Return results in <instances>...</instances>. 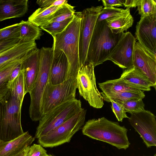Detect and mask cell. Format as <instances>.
Listing matches in <instances>:
<instances>
[{
  "label": "cell",
  "instance_id": "cell-1",
  "mask_svg": "<svg viewBox=\"0 0 156 156\" xmlns=\"http://www.w3.org/2000/svg\"><path fill=\"white\" fill-rule=\"evenodd\" d=\"M127 131L124 126L105 117L88 120L82 129L83 135L107 143L119 149L126 150L129 146Z\"/></svg>",
  "mask_w": 156,
  "mask_h": 156
},
{
  "label": "cell",
  "instance_id": "cell-2",
  "mask_svg": "<svg viewBox=\"0 0 156 156\" xmlns=\"http://www.w3.org/2000/svg\"><path fill=\"white\" fill-rule=\"evenodd\" d=\"M82 12H75L73 19L66 28L53 38V47L62 51L67 58L68 71L66 80L76 78L80 68L79 57V35Z\"/></svg>",
  "mask_w": 156,
  "mask_h": 156
},
{
  "label": "cell",
  "instance_id": "cell-3",
  "mask_svg": "<svg viewBox=\"0 0 156 156\" xmlns=\"http://www.w3.org/2000/svg\"><path fill=\"white\" fill-rule=\"evenodd\" d=\"M123 33H113L106 20L96 22L88 48L86 64L91 63L94 68L108 60Z\"/></svg>",
  "mask_w": 156,
  "mask_h": 156
},
{
  "label": "cell",
  "instance_id": "cell-4",
  "mask_svg": "<svg viewBox=\"0 0 156 156\" xmlns=\"http://www.w3.org/2000/svg\"><path fill=\"white\" fill-rule=\"evenodd\" d=\"M22 103L9 89L0 100V140L9 141L22 135L21 122Z\"/></svg>",
  "mask_w": 156,
  "mask_h": 156
},
{
  "label": "cell",
  "instance_id": "cell-5",
  "mask_svg": "<svg viewBox=\"0 0 156 156\" xmlns=\"http://www.w3.org/2000/svg\"><path fill=\"white\" fill-rule=\"evenodd\" d=\"M53 48L43 47L39 49V68L36 79L29 92L30 104L29 113L33 121L42 117L41 105L43 94L49 80L53 55Z\"/></svg>",
  "mask_w": 156,
  "mask_h": 156
},
{
  "label": "cell",
  "instance_id": "cell-6",
  "mask_svg": "<svg viewBox=\"0 0 156 156\" xmlns=\"http://www.w3.org/2000/svg\"><path fill=\"white\" fill-rule=\"evenodd\" d=\"M80 100L75 99L64 102L43 115L39 121L35 138L44 136L54 129L80 111Z\"/></svg>",
  "mask_w": 156,
  "mask_h": 156
},
{
  "label": "cell",
  "instance_id": "cell-7",
  "mask_svg": "<svg viewBox=\"0 0 156 156\" xmlns=\"http://www.w3.org/2000/svg\"><path fill=\"white\" fill-rule=\"evenodd\" d=\"M86 112L83 108L56 128L38 139V143L44 147H53L69 142L84 125Z\"/></svg>",
  "mask_w": 156,
  "mask_h": 156
},
{
  "label": "cell",
  "instance_id": "cell-8",
  "mask_svg": "<svg viewBox=\"0 0 156 156\" xmlns=\"http://www.w3.org/2000/svg\"><path fill=\"white\" fill-rule=\"evenodd\" d=\"M76 89V80L75 77H70L56 85L52 84L48 81L42 96V116L60 104L75 99Z\"/></svg>",
  "mask_w": 156,
  "mask_h": 156
},
{
  "label": "cell",
  "instance_id": "cell-9",
  "mask_svg": "<svg viewBox=\"0 0 156 156\" xmlns=\"http://www.w3.org/2000/svg\"><path fill=\"white\" fill-rule=\"evenodd\" d=\"M92 64L82 66L76 76L77 88L80 95L94 108H101L104 105L103 97L98 89Z\"/></svg>",
  "mask_w": 156,
  "mask_h": 156
},
{
  "label": "cell",
  "instance_id": "cell-10",
  "mask_svg": "<svg viewBox=\"0 0 156 156\" xmlns=\"http://www.w3.org/2000/svg\"><path fill=\"white\" fill-rule=\"evenodd\" d=\"M103 8L102 5L92 6L82 12L79 35V57L80 68L86 63L89 43L97 18Z\"/></svg>",
  "mask_w": 156,
  "mask_h": 156
},
{
  "label": "cell",
  "instance_id": "cell-11",
  "mask_svg": "<svg viewBox=\"0 0 156 156\" xmlns=\"http://www.w3.org/2000/svg\"><path fill=\"white\" fill-rule=\"evenodd\" d=\"M156 118L152 113L145 110L132 113L128 118L130 124L147 147L156 146Z\"/></svg>",
  "mask_w": 156,
  "mask_h": 156
},
{
  "label": "cell",
  "instance_id": "cell-12",
  "mask_svg": "<svg viewBox=\"0 0 156 156\" xmlns=\"http://www.w3.org/2000/svg\"><path fill=\"white\" fill-rule=\"evenodd\" d=\"M136 39L130 32H124L108 58L123 69L133 66V54Z\"/></svg>",
  "mask_w": 156,
  "mask_h": 156
},
{
  "label": "cell",
  "instance_id": "cell-13",
  "mask_svg": "<svg viewBox=\"0 0 156 156\" xmlns=\"http://www.w3.org/2000/svg\"><path fill=\"white\" fill-rule=\"evenodd\" d=\"M133 66L147 77L156 88V54L148 51L138 42L134 46Z\"/></svg>",
  "mask_w": 156,
  "mask_h": 156
},
{
  "label": "cell",
  "instance_id": "cell-14",
  "mask_svg": "<svg viewBox=\"0 0 156 156\" xmlns=\"http://www.w3.org/2000/svg\"><path fill=\"white\" fill-rule=\"evenodd\" d=\"M135 36L142 46L156 54V13L140 18L136 26Z\"/></svg>",
  "mask_w": 156,
  "mask_h": 156
},
{
  "label": "cell",
  "instance_id": "cell-15",
  "mask_svg": "<svg viewBox=\"0 0 156 156\" xmlns=\"http://www.w3.org/2000/svg\"><path fill=\"white\" fill-rule=\"evenodd\" d=\"M39 68V49L37 48L29 53L21 63L25 95L31 89L38 74Z\"/></svg>",
  "mask_w": 156,
  "mask_h": 156
},
{
  "label": "cell",
  "instance_id": "cell-16",
  "mask_svg": "<svg viewBox=\"0 0 156 156\" xmlns=\"http://www.w3.org/2000/svg\"><path fill=\"white\" fill-rule=\"evenodd\" d=\"M49 81L53 85L61 83L66 80L68 64L62 51L54 48Z\"/></svg>",
  "mask_w": 156,
  "mask_h": 156
},
{
  "label": "cell",
  "instance_id": "cell-17",
  "mask_svg": "<svg viewBox=\"0 0 156 156\" xmlns=\"http://www.w3.org/2000/svg\"><path fill=\"white\" fill-rule=\"evenodd\" d=\"M37 48L35 41H20L16 45L0 53V68L21 58Z\"/></svg>",
  "mask_w": 156,
  "mask_h": 156
},
{
  "label": "cell",
  "instance_id": "cell-18",
  "mask_svg": "<svg viewBox=\"0 0 156 156\" xmlns=\"http://www.w3.org/2000/svg\"><path fill=\"white\" fill-rule=\"evenodd\" d=\"M130 87L142 91H149L151 87L156 88L149 79L133 66L125 69L119 78Z\"/></svg>",
  "mask_w": 156,
  "mask_h": 156
},
{
  "label": "cell",
  "instance_id": "cell-19",
  "mask_svg": "<svg viewBox=\"0 0 156 156\" xmlns=\"http://www.w3.org/2000/svg\"><path fill=\"white\" fill-rule=\"evenodd\" d=\"M28 0H0V22L24 15L28 10Z\"/></svg>",
  "mask_w": 156,
  "mask_h": 156
},
{
  "label": "cell",
  "instance_id": "cell-20",
  "mask_svg": "<svg viewBox=\"0 0 156 156\" xmlns=\"http://www.w3.org/2000/svg\"><path fill=\"white\" fill-rule=\"evenodd\" d=\"M35 139L27 131L10 141L0 140V156H14L30 146Z\"/></svg>",
  "mask_w": 156,
  "mask_h": 156
},
{
  "label": "cell",
  "instance_id": "cell-21",
  "mask_svg": "<svg viewBox=\"0 0 156 156\" xmlns=\"http://www.w3.org/2000/svg\"><path fill=\"white\" fill-rule=\"evenodd\" d=\"M106 21L112 32L117 34L124 32L131 27L134 20L130 13V9L126 8L123 13Z\"/></svg>",
  "mask_w": 156,
  "mask_h": 156
},
{
  "label": "cell",
  "instance_id": "cell-22",
  "mask_svg": "<svg viewBox=\"0 0 156 156\" xmlns=\"http://www.w3.org/2000/svg\"><path fill=\"white\" fill-rule=\"evenodd\" d=\"M98 85L102 91L100 93L103 99L126 91L139 90L130 87L119 78L98 83Z\"/></svg>",
  "mask_w": 156,
  "mask_h": 156
},
{
  "label": "cell",
  "instance_id": "cell-23",
  "mask_svg": "<svg viewBox=\"0 0 156 156\" xmlns=\"http://www.w3.org/2000/svg\"><path fill=\"white\" fill-rule=\"evenodd\" d=\"M60 7L39 8L29 17L28 21L38 27H43L48 23L56 11Z\"/></svg>",
  "mask_w": 156,
  "mask_h": 156
},
{
  "label": "cell",
  "instance_id": "cell-24",
  "mask_svg": "<svg viewBox=\"0 0 156 156\" xmlns=\"http://www.w3.org/2000/svg\"><path fill=\"white\" fill-rule=\"evenodd\" d=\"M20 25V39L24 41L39 40L43 35L41 29L37 25L28 21L22 20Z\"/></svg>",
  "mask_w": 156,
  "mask_h": 156
},
{
  "label": "cell",
  "instance_id": "cell-25",
  "mask_svg": "<svg viewBox=\"0 0 156 156\" xmlns=\"http://www.w3.org/2000/svg\"><path fill=\"white\" fill-rule=\"evenodd\" d=\"M27 55L0 68V100L4 97L9 90L8 83L12 72Z\"/></svg>",
  "mask_w": 156,
  "mask_h": 156
},
{
  "label": "cell",
  "instance_id": "cell-26",
  "mask_svg": "<svg viewBox=\"0 0 156 156\" xmlns=\"http://www.w3.org/2000/svg\"><path fill=\"white\" fill-rule=\"evenodd\" d=\"M75 12L74 6L68 3H66L57 10L48 23L61 22L71 18L74 16Z\"/></svg>",
  "mask_w": 156,
  "mask_h": 156
},
{
  "label": "cell",
  "instance_id": "cell-27",
  "mask_svg": "<svg viewBox=\"0 0 156 156\" xmlns=\"http://www.w3.org/2000/svg\"><path fill=\"white\" fill-rule=\"evenodd\" d=\"M145 95L142 91H126L118 94L108 98L103 99V100L108 102L110 100L123 102L132 99L144 98Z\"/></svg>",
  "mask_w": 156,
  "mask_h": 156
},
{
  "label": "cell",
  "instance_id": "cell-28",
  "mask_svg": "<svg viewBox=\"0 0 156 156\" xmlns=\"http://www.w3.org/2000/svg\"><path fill=\"white\" fill-rule=\"evenodd\" d=\"M74 16L62 21L48 23L46 25L40 27V29L48 32L54 37L64 30L72 20Z\"/></svg>",
  "mask_w": 156,
  "mask_h": 156
},
{
  "label": "cell",
  "instance_id": "cell-29",
  "mask_svg": "<svg viewBox=\"0 0 156 156\" xmlns=\"http://www.w3.org/2000/svg\"><path fill=\"white\" fill-rule=\"evenodd\" d=\"M9 89L13 94L23 102L25 95L23 72L21 69L18 75L15 79Z\"/></svg>",
  "mask_w": 156,
  "mask_h": 156
},
{
  "label": "cell",
  "instance_id": "cell-30",
  "mask_svg": "<svg viewBox=\"0 0 156 156\" xmlns=\"http://www.w3.org/2000/svg\"><path fill=\"white\" fill-rule=\"evenodd\" d=\"M137 7L140 18L156 13V0H138Z\"/></svg>",
  "mask_w": 156,
  "mask_h": 156
},
{
  "label": "cell",
  "instance_id": "cell-31",
  "mask_svg": "<svg viewBox=\"0 0 156 156\" xmlns=\"http://www.w3.org/2000/svg\"><path fill=\"white\" fill-rule=\"evenodd\" d=\"M142 99V98L132 99L123 102L115 101L122 105L126 112L131 114L139 112L145 110V104Z\"/></svg>",
  "mask_w": 156,
  "mask_h": 156
},
{
  "label": "cell",
  "instance_id": "cell-32",
  "mask_svg": "<svg viewBox=\"0 0 156 156\" xmlns=\"http://www.w3.org/2000/svg\"><path fill=\"white\" fill-rule=\"evenodd\" d=\"M20 29V23L12 25L0 29V41L10 39H19Z\"/></svg>",
  "mask_w": 156,
  "mask_h": 156
},
{
  "label": "cell",
  "instance_id": "cell-33",
  "mask_svg": "<svg viewBox=\"0 0 156 156\" xmlns=\"http://www.w3.org/2000/svg\"><path fill=\"white\" fill-rule=\"evenodd\" d=\"M126 9L114 7L103 8L99 14L97 22H100L113 18L123 13Z\"/></svg>",
  "mask_w": 156,
  "mask_h": 156
},
{
  "label": "cell",
  "instance_id": "cell-34",
  "mask_svg": "<svg viewBox=\"0 0 156 156\" xmlns=\"http://www.w3.org/2000/svg\"><path fill=\"white\" fill-rule=\"evenodd\" d=\"M108 102L111 103L112 111L119 121L122 122L124 118H129L124 108L121 104L112 100H109Z\"/></svg>",
  "mask_w": 156,
  "mask_h": 156
},
{
  "label": "cell",
  "instance_id": "cell-35",
  "mask_svg": "<svg viewBox=\"0 0 156 156\" xmlns=\"http://www.w3.org/2000/svg\"><path fill=\"white\" fill-rule=\"evenodd\" d=\"M47 151L39 144L30 146L26 156H47Z\"/></svg>",
  "mask_w": 156,
  "mask_h": 156
},
{
  "label": "cell",
  "instance_id": "cell-36",
  "mask_svg": "<svg viewBox=\"0 0 156 156\" xmlns=\"http://www.w3.org/2000/svg\"><path fill=\"white\" fill-rule=\"evenodd\" d=\"M20 40L18 38L10 39L0 41V53L13 47L17 44Z\"/></svg>",
  "mask_w": 156,
  "mask_h": 156
},
{
  "label": "cell",
  "instance_id": "cell-37",
  "mask_svg": "<svg viewBox=\"0 0 156 156\" xmlns=\"http://www.w3.org/2000/svg\"><path fill=\"white\" fill-rule=\"evenodd\" d=\"M125 0H102L103 5L104 8H108L116 6H122Z\"/></svg>",
  "mask_w": 156,
  "mask_h": 156
},
{
  "label": "cell",
  "instance_id": "cell-38",
  "mask_svg": "<svg viewBox=\"0 0 156 156\" xmlns=\"http://www.w3.org/2000/svg\"><path fill=\"white\" fill-rule=\"evenodd\" d=\"M22 62L15 68L11 74L8 83L9 88L15 79L18 76L21 70V63Z\"/></svg>",
  "mask_w": 156,
  "mask_h": 156
},
{
  "label": "cell",
  "instance_id": "cell-39",
  "mask_svg": "<svg viewBox=\"0 0 156 156\" xmlns=\"http://www.w3.org/2000/svg\"><path fill=\"white\" fill-rule=\"evenodd\" d=\"M55 0H38L36 3L41 8H45L51 7L52 4Z\"/></svg>",
  "mask_w": 156,
  "mask_h": 156
},
{
  "label": "cell",
  "instance_id": "cell-40",
  "mask_svg": "<svg viewBox=\"0 0 156 156\" xmlns=\"http://www.w3.org/2000/svg\"><path fill=\"white\" fill-rule=\"evenodd\" d=\"M138 0H125L123 6L126 8H136Z\"/></svg>",
  "mask_w": 156,
  "mask_h": 156
},
{
  "label": "cell",
  "instance_id": "cell-41",
  "mask_svg": "<svg viewBox=\"0 0 156 156\" xmlns=\"http://www.w3.org/2000/svg\"><path fill=\"white\" fill-rule=\"evenodd\" d=\"M67 2L68 1L66 0H55L51 7L61 6L66 3H68Z\"/></svg>",
  "mask_w": 156,
  "mask_h": 156
},
{
  "label": "cell",
  "instance_id": "cell-42",
  "mask_svg": "<svg viewBox=\"0 0 156 156\" xmlns=\"http://www.w3.org/2000/svg\"><path fill=\"white\" fill-rule=\"evenodd\" d=\"M30 146L26 147L22 151L14 156H26Z\"/></svg>",
  "mask_w": 156,
  "mask_h": 156
},
{
  "label": "cell",
  "instance_id": "cell-43",
  "mask_svg": "<svg viewBox=\"0 0 156 156\" xmlns=\"http://www.w3.org/2000/svg\"><path fill=\"white\" fill-rule=\"evenodd\" d=\"M47 156H53V155H48Z\"/></svg>",
  "mask_w": 156,
  "mask_h": 156
},
{
  "label": "cell",
  "instance_id": "cell-44",
  "mask_svg": "<svg viewBox=\"0 0 156 156\" xmlns=\"http://www.w3.org/2000/svg\"><path fill=\"white\" fill-rule=\"evenodd\" d=\"M154 156H156V154H155L154 155Z\"/></svg>",
  "mask_w": 156,
  "mask_h": 156
}]
</instances>
